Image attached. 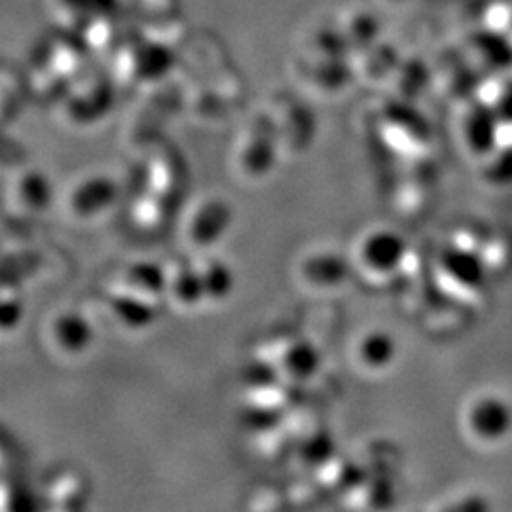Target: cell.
I'll use <instances>...</instances> for the list:
<instances>
[{"instance_id": "obj_1", "label": "cell", "mask_w": 512, "mask_h": 512, "mask_svg": "<svg viewBox=\"0 0 512 512\" xmlns=\"http://www.w3.org/2000/svg\"><path fill=\"white\" fill-rule=\"evenodd\" d=\"M459 429L475 448H501L512 437L511 401L499 391H476L461 406Z\"/></svg>"}, {"instance_id": "obj_2", "label": "cell", "mask_w": 512, "mask_h": 512, "mask_svg": "<svg viewBox=\"0 0 512 512\" xmlns=\"http://www.w3.org/2000/svg\"><path fill=\"white\" fill-rule=\"evenodd\" d=\"M408 256L406 239L389 226L368 228L355 243L353 266L376 281H387L401 272Z\"/></svg>"}, {"instance_id": "obj_3", "label": "cell", "mask_w": 512, "mask_h": 512, "mask_svg": "<svg viewBox=\"0 0 512 512\" xmlns=\"http://www.w3.org/2000/svg\"><path fill=\"white\" fill-rule=\"evenodd\" d=\"M120 196L116 181L105 173H90L67 190V209L76 220H95L107 215Z\"/></svg>"}, {"instance_id": "obj_4", "label": "cell", "mask_w": 512, "mask_h": 512, "mask_svg": "<svg viewBox=\"0 0 512 512\" xmlns=\"http://www.w3.org/2000/svg\"><path fill=\"white\" fill-rule=\"evenodd\" d=\"M351 262L334 249H313L296 264L298 281L311 291L330 293L348 283Z\"/></svg>"}, {"instance_id": "obj_5", "label": "cell", "mask_w": 512, "mask_h": 512, "mask_svg": "<svg viewBox=\"0 0 512 512\" xmlns=\"http://www.w3.org/2000/svg\"><path fill=\"white\" fill-rule=\"evenodd\" d=\"M46 336L55 353L67 359H78L92 348L95 329L88 315L69 308L54 313L48 321Z\"/></svg>"}, {"instance_id": "obj_6", "label": "cell", "mask_w": 512, "mask_h": 512, "mask_svg": "<svg viewBox=\"0 0 512 512\" xmlns=\"http://www.w3.org/2000/svg\"><path fill=\"white\" fill-rule=\"evenodd\" d=\"M232 224V209L220 198H205L196 203L188 217L184 234L194 247L209 249L217 245Z\"/></svg>"}, {"instance_id": "obj_7", "label": "cell", "mask_w": 512, "mask_h": 512, "mask_svg": "<svg viewBox=\"0 0 512 512\" xmlns=\"http://www.w3.org/2000/svg\"><path fill=\"white\" fill-rule=\"evenodd\" d=\"M351 355L361 372L378 376L389 372L399 357V342L387 329H366L353 342Z\"/></svg>"}, {"instance_id": "obj_8", "label": "cell", "mask_w": 512, "mask_h": 512, "mask_svg": "<svg viewBox=\"0 0 512 512\" xmlns=\"http://www.w3.org/2000/svg\"><path fill=\"white\" fill-rule=\"evenodd\" d=\"M277 137L275 133L253 131L241 135L236 145L234 160L238 165L239 173L247 179H262L266 177L275 165L277 154Z\"/></svg>"}, {"instance_id": "obj_9", "label": "cell", "mask_w": 512, "mask_h": 512, "mask_svg": "<svg viewBox=\"0 0 512 512\" xmlns=\"http://www.w3.org/2000/svg\"><path fill=\"white\" fill-rule=\"evenodd\" d=\"M167 300L181 310H196L207 302L198 264H181L167 270Z\"/></svg>"}, {"instance_id": "obj_10", "label": "cell", "mask_w": 512, "mask_h": 512, "mask_svg": "<svg viewBox=\"0 0 512 512\" xmlns=\"http://www.w3.org/2000/svg\"><path fill=\"white\" fill-rule=\"evenodd\" d=\"M122 285V291L156 302L167 291V270L154 262H135L124 270Z\"/></svg>"}, {"instance_id": "obj_11", "label": "cell", "mask_w": 512, "mask_h": 512, "mask_svg": "<svg viewBox=\"0 0 512 512\" xmlns=\"http://www.w3.org/2000/svg\"><path fill=\"white\" fill-rule=\"evenodd\" d=\"M321 353L308 340H294L281 351L277 372L291 382H306L319 370Z\"/></svg>"}, {"instance_id": "obj_12", "label": "cell", "mask_w": 512, "mask_h": 512, "mask_svg": "<svg viewBox=\"0 0 512 512\" xmlns=\"http://www.w3.org/2000/svg\"><path fill=\"white\" fill-rule=\"evenodd\" d=\"M54 184L38 169H27L16 181V198L21 207L31 213L48 209L54 202Z\"/></svg>"}, {"instance_id": "obj_13", "label": "cell", "mask_w": 512, "mask_h": 512, "mask_svg": "<svg viewBox=\"0 0 512 512\" xmlns=\"http://www.w3.org/2000/svg\"><path fill=\"white\" fill-rule=\"evenodd\" d=\"M202 274L203 289L207 302H222L234 289V274L228 264L219 258H205L198 264Z\"/></svg>"}]
</instances>
